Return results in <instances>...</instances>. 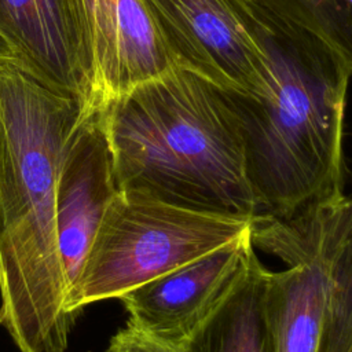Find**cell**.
Instances as JSON below:
<instances>
[{"instance_id": "cell-1", "label": "cell", "mask_w": 352, "mask_h": 352, "mask_svg": "<svg viewBox=\"0 0 352 352\" xmlns=\"http://www.w3.org/2000/svg\"><path fill=\"white\" fill-rule=\"evenodd\" d=\"M96 111L0 56V324L21 352H65L74 315L56 230V183Z\"/></svg>"}, {"instance_id": "cell-2", "label": "cell", "mask_w": 352, "mask_h": 352, "mask_svg": "<svg viewBox=\"0 0 352 352\" xmlns=\"http://www.w3.org/2000/svg\"><path fill=\"white\" fill-rule=\"evenodd\" d=\"M245 3L270 58L271 91L223 94L242 139L256 216L292 217L344 192V118L352 74L316 34Z\"/></svg>"}, {"instance_id": "cell-3", "label": "cell", "mask_w": 352, "mask_h": 352, "mask_svg": "<svg viewBox=\"0 0 352 352\" xmlns=\"http://www.w3.org/2000/svg\"><path fill=\"white\" fill-rule=\"evenodd\" d=\"M98 111L118 191L194 212L257 214L242 139L221 88L177 67Z\"/></svg>"}, {"instance_id": "cell-4", "label": "cell", "mask_w": 352, "mask_h": 352, "mask_svg": "<svg viewBox=\"0 0 352 352\" xmlns=\"http://www.w3.org/2000/svg\"><path fill=\"white\" fill-rule=\"evenodd\" d=\"M252 219L210 214L117 191L82 270L66 294V309L120 298L250 231Z\"/></svg>"}, {"instance_id": "cell-5", "label": "cell", "mask_w": 352, "mask_h": 352, "mask_svg": "<svg viewBox=\"0 0 352 352\" xmlns=\"http://www.w3.org/2000/svg\"><path fill=\"white\" fill-rule=\"evenodd\" d=\"M352 216L345 192L292 217L254 216V248L280 258L286 268L270 271L265 311L274 352H322L336 267Z\"/></svg>"}, {"instance_id": "cell-6", "label": "cell", "mask_w": 352, "mask_h": 352, "mask_svg": "<svg viewBox=\"0 0 352 352\" xmlns=\"http://www.w3.org/2000/svg\"><path fill=\"white\" fill-rule=\"evenodd\" d=\"M177 67L221 89L271 91L272 70L243 0H144Z\"/></svg>"}, {"instance_id": "cell-7", "label": "cell", "mask_w": 352, "mask_h": 352, "mask_svg": "<svg viewBox=\"0 0 352 352\" xmlns=\"http://www.w3.org/2000/svg\"><path fill=\"white\" fill-rule=\"evenodd\" d=\"M254 252L250 231L120 297L128 323L179 345L228 294Z\"/></svg>"}, {"instance_id": "cell-8", "label": "cell", "mask_w": 352, "mask_h": 352, "mask_svg": "<svg viewBox=\"0 0 352 352\" xmlns=\"http://www.w3.org/2000/svg\"><path fill=\"white\" fill-rule=\"evenodd\" d=\"M88 45L98 109L175 69L144 0H74Z\"/></svg>"}, {"instance_id": "cell-9", "label": "cell", "mask_w": 352, "mask_h": 352, "mask_svg": "<svg viewBox=\"0 0 352 352\" xmlns=\"http://www.w3.org/2000/svg\"><path fill=\"white\" fill-rule=\"evenodd\" d=\"M0 36L30 73L99 110L74 0H0Z\"/></svg>"}, {"instance_id": "cell-10", "label": "cell", "mask_w": 352, "mask_h": 352, "mask_svg": "<svg viewBox=\"0 0 352 352\" xmlns=\"http://www.w3.org/2000/svg\"><path fill=\"white\" fill-rule=\"evenodd\" d=\"M117 191L110 146L96 110L74 133L56 183V230L67 292L82 270Z\"/></svg>"}, {"instance_id": "cell-11", "label": "cell", "mask_w": 352, "mask_h": 352, "mask_svg": "<svg viewBox=\"0 0 352 352\" xmlns=\"http://www.w3.org/2000/svg\"><path fill=\"white\" fill-rule=\"evenodd\" d=\"M267 274L253 252L228 294L179 344L182 352H274L265 311Z\"/></svg>"}, {"instance_id": "cell-12", "label": "cell", "mask_w": 352, "mask_h": 352, "mask_svg": "<svg viewBox=\"0 0 352 352\" xmlns=\"http://www.w3.org/2000/svg\"><path fill=\"white\" fill-rule=\"evenodd\" d=\"M322 38L352 74V0H245Z\"/></svg>"}, {"instance_id": "cell-13", "label": "cell", "mask_w": 352, "mask_h": 352, "mask_svg": "<svg viewBox=\"0 0 352 352\" xmlns=\"http://www.w3.org/2000/svg\"><path fill=\"white\" fill-rule=\"evenodd\" d=\"M352 198V195H351ZM352 348V216L340 254L329 308L322 352H349Z\"/></svg>"}, {"instance_id": "cell-14", "label": "cell", "mask_w": 352, "mask_h": 352, "mask_svg": "<svg viewBox=\"0 0 352 352\" xmlns=\"http://www.w3.org/2000/svg\"><path fill=\"white\" fill-rule=\"evenodd\" d=\"M107 352H182V349L176 344L126 323L111 337Z\"/></svg>"}, {"instance_id": "cell-15", "label": "cell", "mask_w": 352, "mask_h": 352, "mask_svg": "<svg viewBox=\"0 0 352 352\" xmlns=\"http://www.w3.org/2000/svg\"><path fill=\"white\" fill-rule=\"evenodd\" d=\"M0 56H12L14 58V52L11 50V47L6 43V40L0 36Z\"/></svg>"}, {"instance_id": "cell-16", "label": "cell", "mask_w": 352, "mask_h": 352, "mask_svg": "<svg viewBox=\"0 0 352 352\" xmlns=\"http://www.w3.org/2000/svg\"><path fill=\"white\" fill-rule=\"evenodd\" d=\"M349 352H352V348H351V351H349Z\"/></svg>"}]
</instances>
